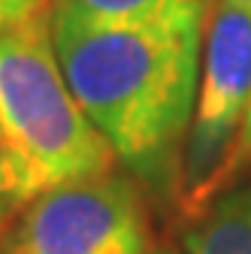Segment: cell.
<instances>
[{
	"mask_svg": "<svg viewBox=\"0 0 251 254\" xmlns=\"http://www.w3.org/2000/svg\"><path fill=\"white\" fill-rule=\"evenodd\" d=\"M0 133L27 203L58 185L115 170V154L67 85L52 9L0 34Z\"/></svg>",
	"mask_w": 251,
	"mask_h": 254,
	"instance_id": "7a4b0ae2",
	"label": "cell"
},
{
	"mask_svg": "<svg viewBox=\"0 0 251 254\" xmlns=\"http://www.w3.org/2000/svg\"><path fill=\"white\" fill-rule=\"evenodd\" d=\"M185 254H251V182L230 185L185 233Z\"/></svg>",
	"mask_w": 251,
	"mask_h": 254,
	"instance_id": "8992f818",
	"label": "cell"
},
{
	"mask_svg": "<svg viewBox=\"0 0 251 254\" xmlns=\"http://www.w3.org/2000/svg\"><path fill=\"white\" fill-rule=\"evenodd\" d=\"M3 254H148V212L121 173L49 188L18 209Z\"/></svg>",
	"mask_w": 251,
	"mask_h": 254,
	"instance_id": "277c9868",
	"label": "cell"
},
{
	"mask_svg": "<svg viewBox=\"0 0 251 254\" xmlns=\"http://www.w3.org/2000/svg\"><path fill=\"white\" fill-rule=\"evenodd\" d=\"M55 0H0V34L52 9Z\"/></svg>",
	"mask_w": 251,
	"mask_h": 254,
	"instance_id": "ba28073f",
	"label": "cell"
},
{
	"mask_svg": "<svg viewBox=\"0 0 251 254\" xmlns=\"http://www.w3.org/2000/svg\"><path fill=\"white\" fill-rule=\"evenodd\" d=\"M148 254H179V251H173V248H158V251H148Z\"/></svg>",
	"mask_w": 251,
	"mask_h": 254,
	"instance_id": "30bf717a",
	"label": "cell"
},
{
	"mask_svg": "<svg viewBox=\"0 0 251 254\" xmlns=\"http://www.w3.org/2000/svg\"><path fill=\"white\" fill-rule=\"evenodd\" d=\"M55 12L88 24L142 27V24H206L212 0H55Z\"/></svg>",
	"mask_w": 251,
	"mask_h": 254,
	"instance_id": "5b68a950",
	"label": "cell"
},
{
	"mask_svg": "<svg viewBox=\"0 0 251 254\" xmlns=\"http://www.w3.org/2000/svg\"><path fill=\"white\" fill-rule=\"evenodd\" d=\"M206 24H88L52 9V40L79 106L115 161L158 194L179 188Z\"/></svg>",
	"mask_w": 251,
	"mask_h": 254,
	"instance_id": "6da1fadb",
	"label": "cell"
},
{
	"mask_svg": "<svg viewBox=\"0 0 251 254\" xmlns=\"http://www.w3.org/2000/svg\"><path fill=\"white\" fill-rule=\"evenodd\" d=\"M251 103V0H212L203 30V61L194 118L188 130L179 209L200 218L227 190L224 170Z\"/></svg>",
	"mask_w": 251,
	"mask_h": 254,
	"instance_id": "3957f363",
	"label": "cell"
},
{
	"mask_svg": "<svg viewBox=\"0 0 251 254\" xmlns=\"http://www.w3.org/2000/svg\"><path fill=\"white\" fill-rule=\"evenodd\" d=\"M27 203L24 190H21V179H18V170H15V161L9 154V145L0 133V221L6 215H12L15 209H21Z\"/></svg>",
	"mask_w": 251,
	"mask_h": 254,
	"instance_id": "52a82bcc",
	"label": "cell"
},
{
	"mask_svg": "<svg viewBox=\"0 0 251 254\" xmlns=\"http://www.w3.org/2000/svg\"><path fill=\"white\" fill-rule=\"evenodd\" d=\"M0 254H3V242H0Z\"/></svg>",
	"mask_w": 251,
	"mask_h": 254,
	"instance_id": "8fae6325",
	"label": "cell"
},
{
	"mask_svg": "<svg viewBox=\"0 0 251 254\" xmlns=\"http://www.w3.org/2000/svg\"><path fill=\"white\" fill-rule=\"evenodd\" d=\"M251 170V103H248V112H245V121H242V130H239V139L233 145V154L227 161V170H224V185H236V179H242L245 173Z\"/></svg>",
	"mask_w": 251,
	"mask_h": 254,
	"instance_id": "9c48e42d",
	"label": "cell"
}]
</instances>
